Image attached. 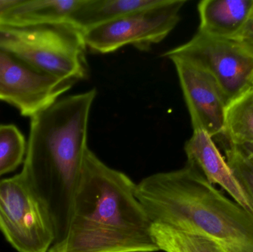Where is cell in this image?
<instances>
[{
  "instance_id": "6da1fadb",
  "label": "cell",
  "mask_w": 253,
  "mask_h": 252,
  "mask_svg": "<svg viewBox=\"0 0 253 252\" xmlns=\"http://www.w3.org/2000/svg\"><path fill=\"white\" fill-rule=\"evenodd\" d=\"M96 90L58 99L31 118L19 173L44 209L54 243L68 232L87 146L89 117Z\"/></svg>"
},
{
  "instance_id": "7a4b0ae2",
  "label": "cell",
  "mask_w": 253,
  "mask_h": 252,
  "mask_svg": "<svg viewBox=\"0 0 253 252\" xmlns=\"http://www.w3.org/2000/svg\"><path fill=\"white\" fill-rule=\"evenodd\" d=\"M136 184L90 149L84 157L68 232L48 252H154L152 223Z\"/></svg>"
},
{
  "instance_id": "3957f363",
  "label": "cell",
  "mask_w": 253,
  "mask_h": 252,
  "mask_svg": "<svg viewBox=\"0 0 253 252\" xmlns=\"http://www.w3.org/2000/svg\"><path fill=\"white\" fill-rule=\"evenodd\" d=\"M135 195L153 224L203 235L224 252H253V213L229 199L190 163L145 178Z\"/></svg>"
},
{
  "instance_id": "277c9868",
  "label": "cell",
  "mask_w": 253,
  "mask_h": 252,
  "mask_svg": "<svg viewBox=\"0 0 253 252\" xmlns=\"http://www.w3.org/2000/svg\"><path fill=\"white\" fill-rule=\"evenodd\" d=\"M0 48L60 79L76 83L88 75L84 32L72 22L0 25Z\"/></svg>"
},
{
  "instance_id": "5b68a950",
  "label": "cell",
  "mask_w": 253,
  "mask_h": 252,
  "mask_svg": "<svg viewBox=\"0 0 253 252\" xmlns=\"http://www.w3.org/2000/svg\"><path fill=\"white\" fill-rule=\"evenodd\" d=\"M206 70L216 81L227 105L253 88V47L237 38H221L201 31L184 44L165 52Z\"/></svg>"
},
{
  "instance_id": "8992f818",
  "label": "cell",
  "mask_w": 253,
  "mask_h": 252,
  "mask_svg": "<svg viewBox=\"0 0 253 252\" xmlns=\"http://www.w3.org/2000/svg\"><path fill=\"white\" fill-rule=\"evenodd\" d=\"M186 2L185 0H163L160 4L88 30L84 32L87 48L103 54L126 45L143 51L150 50L178 25Z\"/></svg>"
},
{
  "instance_id": "52a82bcc",
  "label": "cell",
  "mask_w": 253,
  "mask_h": 252,
  "mask_svg": "<svg viewBox=\"0 0 253 252\" xmlns=\"http://www.w3.org/2000/svg\"><path fill=\"white\" fill-rule=\"evenodd\" d=\"M0 232L18 252H48L54 243L44 209L19 173L0 180Z\"/></svg>"
},
{
  "instance_id": "ba28073f",
  "label": "cell",
  "mask_w": 253,
  "mask_h": 252,
  "mask_svg": "<svg viewBox=\"0 0 253 252\" xmlns=\"http://www.w3.org/2000/svg\"><path fill=\"white\" fill-rule=\"evenodd\" d=\"M74 84L0 48V101L16 108L23 116L31 118L50 106Z\"/></svg>"
},
{
  "instance_id": "9c48e42d",
  "label": "cell",
  "mask_w": 253,
  "mask_h": 252,
  "mask_svg": "<svg viewBox=\"0 0 253 252\" xmlns=\"http://www.w3.org/2000/svg\"><path fill=\"white\" fill-rule=\"evenodd\" d=\"M175 65L193 130L212 139L222 135L227 104L215 78L197 64L179 56L168 57Z\"/></svg>"
},
{
  "instance_id": "30bf717a",
  "label": "cell",
  "mask_w": 253,
  "mask_h": 252,
  "mask_svg": "<svg viewBox=\"0 0 253 252\" xmlns=\"http://www.w3.org/2000/svg\"><path fill=\"white\" fill-rule=\"evenodd\" d=\"M184 151L187 163L194 165L211 184L219 185L236 203L253 213L249 200L209 134L203 130H193L191 138L186 142Z\"/></svg>"
},
{
  "instance_id": "8fae6325",
  "label": "cell",
  "mask_w": 253,
  "mask_h": 252,
  "mask_svg": "<svg viewBox=\"0 0 253 252\" xmlns=\"http://www.w3.org/2000/svg\"><path fill=\"white\" fill-rule=\"evenodd\" d=\"M199 31L235 38L253 16V0H203L198 4Z\"/></svg>"
},
{
  "instance_id": "7c38bea8",
  "label": "cell",
  "mask_w": 253,
  "mask_h": 252,
  "mask_svg": "<svg viewBox=\"0 0 253 252\" xmlns=\"http://www.w3.org/2000/svg\"><path fill=\"white\" fill-rule=\"evenodd\" d=\"M84 0H20L0 16V25L30 26L71 22L76 10Z\"/></svg>"
},
{
  "instance_id": "4fadbf2b",
  "label": "cell",
  "mask_w": 253,
  "mask_h": 252,
  "mask_svg": "<svg viewBox=\"0 0 253 252\" xmlns=\"http://www.w3.org/2000/svg\"><path fill=\"white\" fill-rule=\"evenodd\" d=\"M163 0H84L71 22L85 32L137 10L160 4Z\"/></svg>"
},
{
  "instance_id": "5bb4252c",
  "label": "cell",
  "mask_w": 253,
  "mask_h": 252,
  "mask_svg": "<svg viewBox=\"0 0 253 252\" xmlns=\"http://www.w3.org/2000/svg\"><path fill=\"white\" fill-rule=\"evenodd\" d=\"M221 136L228 144H253V88L227 105Z\"/></svg>"
},
{
  "instance_id": "9a60e30c",
  "label": "cell",
  "mask_w": 253,
  "mask_h": 252,
  "mask_svg": "<svg viewBox=\"0 0 253 252\" xmlns=\"http://www.w3.org/2000/svg\"><path fill=\"white\" fill-rule=\"evenodd\" d=\"M152 234L165 252H224L218 244L203 235L153 223Z\"/></svg>"
},
{
  "instance_id": "2e32d148",
  "label": "cell",
  "mask_w": 253,
  "mask_h": 252,
  "mask_svg": "<svg viewBox=\"0 0 253 252\" xmlns=\"http://www.w3.org/2000/svg\"><path fill=\"white\" fill-rule=\"evenodd\" d=\"M26 144L25 137L16 126L0 125V180L23 163Z\"/></svg>"
},
{
  "instance_id": "e0dca14e",
  "label": "cell",
  "mask_w": 253,
  "mask_h": 252,
  "mask_svg": "<svg viewBox=\"0 0 253 252\" xmlns=\"http://www.w3.org/2000/svg\"><path fill=\"white\" fill-rule=\"evenodd\" d=\"M225 159L253 209V162L235 145L224 144Z\"/></svg>"
},
{
  "instance_id": "ac0fdd59",
  "label": "cell",
  "mask_w": 253,
  "mask_h": 252,
  "mask_svg": "<svg viewBox=\"0 0 253 252\" xmlns=\"http://www.w3.org/2000/svg\"><path fill=\"white\" fill-rule=\"evenodd\" d=\"M253 47V16L236 38Z\"/></svg>"
},
{
  "instance_id": "d6986e66",
  "label": "cell",
  "mask_w": 253,
  "mask_h": 252,
  "mask_svg": "<svg viewBox=\"0 0 253 252\" xmlns=\"http://www.w3.org/2000/svg\"><path fill=\"white\" fill-rule=\"evenodd\" d=\"M20 0H0V16L6 11L14 7Z\"/></svg>"
},
{
  "instance_id": "ffe728a7",
  "label": "cell",
  "mask_w": 253,
  "mask_h": 252,
  "mask_svg": "<svg viewBox=\"0 0 253 252\" xmlns=\"http://www.w3.org/2000/svg\"><path fill=\"white\" fill-rule=\"evenodd\" d=\"M235 146H237L253 162V144L245 143L240 145H235Z\"/></svg>"
}]
</instances>
